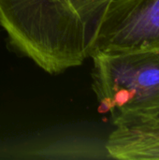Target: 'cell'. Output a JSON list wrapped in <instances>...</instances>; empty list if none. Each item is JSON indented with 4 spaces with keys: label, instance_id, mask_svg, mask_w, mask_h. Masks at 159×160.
<instances>
[{
    "label": "cell",
    "instance_id": "1",
    "mask_svg": "<svg viewBox=\"0 0 159 160\" xmlns=\"http://www.w3.org/2000/svg\"><path fill=\"white\" fill-rule=\"evenodd\" d=\"M91 58L99 112L113 119L159 102V49L99 52Z\"/></svg>",
    "mask_w": 159,
    "mask_h": 160
},
{
    "label": "cell",
    "instance_id": "2",
    "mask_svg": "<svg viewBox=\"0 0 159 160\" xmlns=\"http://www.w3.org/2000/svg\"><path fill=\"white\" fill-rule=\"evenodd\" d=\"M142 49H159V0H112L93 29L87 57Z\"/></svg>",
    "mask_w": 159,
    "mask_h": 160
},
{
    "label": "cell",
    "instance_id": "3",
    "mask_svg": "<svg viewBox=\"0 0 159 160\" xmlns=\"http://www.w3.org/2000/svg\"><path fill=\"white\" fill-rule=\"evenodd\" d=\"M49 33L74 61L87 58V45L100 15L112 0H39Z\"/></svg>",
    "mask_w": 159,
    "mask_h": 160
},
{
    "label": "cell",
    "instance_id": "4",
    "mask_svg": "<svg viewBox=\"0 0 159 160\" xmlns=\"http://www.w3.org/2000/svg\"><path fill=\"white\" fill-rule=\"evenodd\" d=\"M108 155L120 160H159V102L112 119Z\"/></svg>",
    "mask_w": 159,
    "mask_h": 160
}]
</instances>
